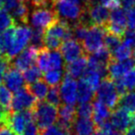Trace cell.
Returning <instances> with one entry per match:
<instances>
[{"label":"cell","instance_id":"39","mask_svg":"<svg viewBox=\"0 0 135 135\" xmlns=\"http://www.w3.org/2000/svg\"><path fill=\"white\" fill-rule=\"evenodd\" d=\"M42 131L38 128V126L35 124L34 121H32L27 125L25 129L23 131L21 135H41Z\"/></svg>","mask_w":135,"mask_h":135},{"label":"cell","instance_id":"33","mask_svg":"<svg viewBox=\"0 0 135 135\" xmlns=\"http://www.w3.org/2000/svg\"><path fill=\"white\" fill-rule=\"evenodd\" d=\"M12 95L9 89L6 85L0 84V105L4 107L7 110L10 111V104H11Z\"/></svg>","mask_w":135,"mask_h":135},{"label":"cell","instance_id":"31","mask_svg":"<svg viewBox=\"0 0 135 135\" xmlns=\"http://www.w3.org/2000/svg\"><path fill=\"white\" fill-rule=\"evenodd\" d=\"M119 80L127 92L128 91L135 90V67L133 69H131V70H129Z\"/></svg>","mask_w":135,"mask_h":135},{"label":"cell","instance_id":"18","mask_svg":"<svg viewBox=\"0 0 135 135\" xmlns=\"http://www.w3.org/2000/svg\"><path fill=\"white\" fill-rule=\"evenodd\" d=\"M58 118L57 123L62 127L72 131V126L77 118V111L74 105H67V104H60L57 108Z\"/></svg>","mask_w":135,"mask_h":135},{"label":"cell","instance_id":"24","mask_svg":"<svg viewBox=\"0 0 135 135\" xmlns=\"http://www.w3.org/2000/svg\"><path fill=\"white\" fill-rule=\"evenodd\" d=\"M26 86L29 91L33 94L34 97L37 99V101H43L45 99L48 93V84L45 81L40 79L31 84H26Z\"/></svg>","mask_w":135,"mask_h":135},{"label":"cell","instance_id":"46","mask_svg":"<svg viewBox=\"0 0 135 135\" xmlns=\"http://www.w3.org/2000/svg\"><path fill=\"white\" fill-rule=\"evenodd\" d=\"M93 135H104V134H103V133H102L100 131H97V129H96V131H94V133Z\"/></svg>","mask_w":135,"mask_h":135},{"label":"cell","instance_id":"34","mask_svg":"<svg viewBox=\"0 0 135 135\" xmlns=\"http://www.w3.org/2000/svg\"><path fill=\"white\" fill-rule=\"evenodd\" d=\"M122 43V37L116 34L105 32V46L110 51V53L114 50L116 47H118Z\"/></svg>","mask_w":135,"mask_h":135},{"label":"cell","instance_id":"42","mask_svg":"<svg viewBox=\"0 0 135 135\" xmlns=\"http://www.w3.org/2000/svg\"><path fill=\"white\" fill-rule=\"evenodd\" d=\"M99 3L107 8L114 9L120 6V0H99Z\"/></svg>","mask_w":135,"mask_h":135},{"label":"cell","instance_id":"47","mask_svg":"<svg viewBox=\"0 0 135 135\" xmlns=\"http://www.w3.org/2000/svg\"><path fill=\"white\" fill-rule=\"evenodd\" d=\"M131 123H132L133 126L135 127V114H133V117L131 118Z\"/></svg>","mask_w":135,"mask_h":135},{"label":"cell","instance_id":"22","mask_svg":"<svg viewBox=\"0 0 135 135\" xmlns=\"http://www.w3.org/2000/svg\"><path fill=\"white\" fill-rule=\"evenodd\" d=\"M9 13L14 18V20L21 24H27L29 22V16H30V7L28 3L23 0H20L19 3L15 6V8L10 10Z\"/></svg>","mask_w":135,"mask_h":135},{"label":"cell","instance_id":"10","mask_svg":"<svg viewBox=\"0 0 135 135\" xmlns=\"http://www.w3.org/2000/svg\"><path fill=\"white\" fill-rule=\"evenodd\" d=\"M37 102V99L25 85V87L15 92L14 95L12 96L10 111L16 112V111L21 110H32Z\"/></svg>","mask_w":135,"mask_h":135},{"label":"cell","instance_id":"4","mask_svg":"<svg viewBox=\"0 0 135 135\" xmlns=\"http://www.w3.org/2000/svg\"><path fill=\"white\" fill-rule=\"evenodd\" d=\"M32 33V30L26 24H16L14 26L11 42H10V45L7 50L5 56L10 61H12V58H14L18 54H20L25 47L28 46V44L31 42Z\"/></svg>","mask_w":135,"mask_h":135},{"label":"cell","instance_id":"27","mask_svg":"<svg viewBox=\"0 0 135 135\" xmlns=\"http://www.w3.org/2000/svg\"><path fill=\"white\" fill-rule=\"evenodd\" d=\"M133 53H134V50L131 47L128 46L124 43H121L118 47H116L111 52V57H112L113 60L120 61V60H125L128 59V58H131Z\"/></svg>","mask_w":135,"mask_h":135},{"label":"cell","instance_id":"13","mask_svg":"<svg viewBox=\"0 0 135 135\" xmlns=\"http://www.w3.org/2000/svg\"><path fill=\"white\" fill-rule=\"evenodd\" d=\"M59 49L60 53L63 56L64 61L66 63L74 61L75 59L79 58L80 56L85 55L84 49H83L81 43L75 38H70V39L64 41Z\"/></svg>","mask_w":135,"mask_h":135},{"label":"cell","instance_id":"30","mask_svg":"<svg viewBox=\"0 0 135 135\" xmlns=\"http://www.w3.org/2000/svg\"><path fill=\"white\" fill-rule=\"evenodd\" d=\"M16 21L11 14L7 10H0V32L8 30V28L16 25Z\"/></svg>","mask_w":135,"mask_h":135},{"label":"cell","instance_id":"3","mask_svg":"<svg viewBox=\"0 0 135 135\" xmlns=\"http://www.w3.org/2000/svg\"><path fill=\"white\" fill-rule=\"evenodd\" d=\"M58 107L45 101H38L34 108L33 119L35 124L38 126L40 131H43L46 128L52 126L57 121L58 118Z\"/></svg>","mask_w":135,"mask_h":135},{"label":"cell","instance_id":"14","mask_svg":"<svg viewBox=\"0 0 135 135\" xmlns=\"http://www.w3.org/2000/svg\"><path fill=\"white\" fill-rule=\"evenodd\" d=\"M134 67L135 61L131 57L120 61L111 59L107 65V77L112 81L120 79Z\"/></svg>","mask_w":135,"mask_h":135},{"label":"cell","instance_id":"20","mask_svg":"<svg viewBox=\"0 0 135 135\" xmlns=\"http://www.w3.org/2000/svg\"><path fill=\"white\" fill-rule=\"evenodd\" d=\"M111 109L104 105L99 100H94L93 104V121L96 125V127H99L104 122L107 121L110 118Z\"/></svg>","mask_w":135,"mask_h":135},{"label":"cell","instance_id":"9","mask_svg":"<svg viewBox=\"0 0 135 135\" xmlns=\"http://www.w3.org/2000/svg\"><path fill=\"white\" fill-rule=\"evenodd\" d=\"M34 121L32 110H21L8 113L5 123L17 135H21L30 122Z\"/></svg>","mask_w":135,"mask_h":135},{"label":"cell","instance_id":"38","mask_svg":"<svg viewBox=\"0 0 135 135\" xmlns=\"http://www.w3.org/2000/svg\"><path fill=\"white\" fill-rule=\"evenodd\" d=\"M123 43L135 50V30H128L123 34Z\"/></svg>","mask_w":135,"mask_h":135},{"label":"cell","instance_id":"26","mask_svg":"<svg viewBox=\"0 0 135 135\" xmlns=\"http://www.w3.org/2000/svg\"><path fill=\"white\" fill-rule=\"evenodd\" d=\"M118 105L129 113L135 114V90L128 91L122 94Z\"/></svg>","mask_w":135,"mask_h":135},{"label":"cell","instance_id":"12","mask_svg":"<svg viewBox=\"0 0 135 135\" xmlns=\"http://www.w3.org/2000/svg\"><path fill=\"white\" fill-rule=\"evenodd\" d=\"M61 100L67 105H75L78 97V83L71 76L65 74L59 87Z\"/></svg>","mask_w":135,"mask_h":135},{"label":"cell","instance_id":"29","mask_svg":"<svg viewBox=\"0 0 135 135\" xmlns=\"http://www.w3.org/2000/svg\"><path fill=\"white\" fill-rule=\"evenodd\" d=\"M23 77H24L26 84H31V83L41 79L42 71L38 67L32 65L25 70H23Z\"/></svg>","mask_w":135,"mask_h":135},{"label":"cell","instance_id":"32","mask_svg":"<svg viewBox=\"0 0 135 135\" xmlns=\"http://www.w3.org/2000/svg\"><path fill=\"white\" fill-rule=\"evenodd\" d=\"M41 135H71V131L62 127L60 124H53L42 131Z\"/></svg>","mask_w":135,"mask_h":135},{"label":"cell","instance_id":"11","mask_svg":"<svg viewBox=\"0 0 135 135\" xmlns=\"http://www.w3.org/2000/svg\"><path fill=\"white\" fill-rule=\"evenodd\" d=\"M127 27V16L123 8L119 7L112 9V12L109 14V19L105 24V29L107 32L116 34L122 37L126 32Z\"/></svg>","mask_w":135,"mask_h":135},{"label":"cell","instance_id":"43","mask_svg":"<svg viewBox=\"0 0 135 135\" xmlns=\"http://www.w3.org/2000/svg\"><path fill=\"white\" fill-rule=\"evenodd\" d=\"M0 135H17L6 123H0Z\"/></svg>","mask_w":135,"mask_h":135},{"label":"cell","instance_id":"40","mask_svg":"<svg viewBox=\"0 0 135 135\" xmlns=\"http://www.w3.org/2000/svg\"><path fill=\"white\" fill-rule=\"evenodd\" d=\"M127 16V27L129 30H135V7L131 8L126 12Z\"/></svg>","mask_w":135,"mask_h":135},{"label":"cell","instance_id":"37","mask_svg":"<svg viewBox=\"0 0 135 135\" xmlns=\"http://www.w3.org/2000/svg\"><path fill=\"white\" fill-rule=\"evenodd\" d=\"M98 131H100L104 135H121V133L118 132L115 127L112 125L110 121H105L104 122L102 125H100L99 127L97 128Z\"/></svg>","mask_w":135,"mask_h":135},{"label":"cell","instance_id":"23","mask_svg":"<svg viewBox=\"0 0 135 135\" xmlns=\"http://www.w3.org/2000/svg\"><path fill=\"white\" fill-rule=\"evenodd\" d=\"M105 75L99 71L98 70H95L94 68H91L87 66L86 70H85L84 73L81 76V80L84 81L88 85H90L94 91L98 88L100 83H101L102 79H104Z\"/></svg>","mask_w":135,"mask_h":135},{"label":"cell","instance_id":"16","mask_svg":"<svg viewBox=\"0 0 135 135\" xmlns=\"http://www.w3.org/2000/svg\"><path fill=\"white\" fill-rule=\"evenodd\" d=\"M3 81H4V83L7 88L9 89L10 92L13 93L21 90V88L25 87V85H26L24 77L21 74V70L13 67L11 64L7 70V71L5 72Z\"/></svg>","mask_w":135,"mask_h":135},{"label":"cell","instance_id":"8","mask_svg":"<svg viewBox=\"0 0 135 135\" xmlns=\"http://www.w3.org/2000/svg\"><path fill=\"white\" fill-rule=\"evenodd\" d=\"M108 8L99 4H91L85 7V13L81 21L88 25H98L105 27L109 19Z\"/></svg>","mask_w":135,"mask_h":135},{"label":"cell","instance_id":"15","mask_svg":"<svg viewBox=\"0 0 135 135\" xmlns=\"http://www.w3.org/2000/svg\"><path fill=\"white\" fill-rule=\"evenodd\" d=\"M38 50L39 48L33 46V45L25 47L20 54H18L15 56L12 66L21 71L25 70L36 62Z\"/></svg>","mask_w":135,"mask_h":135},{"label":"cell","instance_id":"48","mask_svg":"<svg viewBox=\"0 0 135 135\" xmlns=\"http://www.w3.org/2000/svg\"><path fill=\"white\" fill-rule=\"evenodd\" d=\"M2 8H3V3H2V1L0 0V10L2 9Z\"/></svg>","mask_w":135,"mask_h":135},{"label":"cell","instance_id":"28","mask_svg":"<svg viewBox=\"0 0 135 135\" xmlns=\"http://www.w3.org/2000/svg\"><path fill=\"white\" fill-rule=\"evenodd\" d=\"M64 73L62 70H50L45 72L44 81L50 86H58L61 83Z\"/></svg>","mask_w":135,"mask_h":135},{"label":"cell","instance_id":"41","mask_svg":"<svg viewBox=\"0 0 135 135\" xmlns=\"http://www.w3.org/2000/svg\"><path fill=\"white\" fill-rule=\"evenodd\" d=\"M11 64V61L6 57V56H0V83L3 81L5 72L8 69V67Z\"/></svg>","mask_w":135,"mask_h":135},{"label":"cell","instance_id":"25","mask_svg":"<svg viewBox=\"0 0 135 135\" xmlns=\"http://www.w3.org/2000/svg\"><path fill=\"white\" fill-rule=\"evenodd\" d=\"M94 93H95V91L81 79V81L78 83L77 101L79 102V103L91 102L94 97Z\"/></svg>","mask_w":135,"mask_h":135},{"label":"cell","instance_id":"45","mask_svg":"<svg viewBox=\"0 0 135 135\" xmlns=\"http://www.w3.org/2000/svg\"><path fill=\"white\" fill-rule=\"evenodd\" d=\"M122 135H135V127L134 126L131 128L129 127V129H126V131L122 133Z\"/></svg>","mask_w":135,"mask_h":135},{"label":"cell","instance_id":"1","mask_svg":"<svg viewBox=\"0 0 135 135\" xmlns=\"http://www.w3.org/2000/svg\"><path fill=\"white\" fill-rule=\"evenodd\" d=\"M70 38H73L71 25L58 19L44 32V45L50 50H58L62 43Z\"/></svg>","mask_w":135,"mask_h":135},{"label":"cell","instance_id":"36","mask_svg":"<svg viewBox=\"0 0 135 135\" xmlns=\"http://www.w3.org/2000/svg\"><path fill=\"white\" fill-rule=\"evenodd\" d=\"M76 111H77V117L91 118L93 115V104H91V102L80 103L76 108Z\"/></svg>","mask_w":135,"mask_h":135},{"label":"cell","instance_id":"44","mask_svg":"<svg viewBox=\"0 0 135 135\" xmlns=\"http://www.w3.org/2000/svg\"><path fill=\"white\" fill-rule=\"evenodd\" d=\"M120 5L125 9H129V8L135 7V0H120Z\"/></svg>","mask_w":135,"mask_h":135},{"label":"cell","instance_id":"35","mask_svg":"<svg viewBox=\"0 0 135 135\" xmlns=\"http://www.w3.org/2000/svg\"><path fill=\"white\" fill-rule=\"evenodd\" d=\"M45 100L48 103L56 105V107H59L60 104H61V96H60L59 87L51 86V88L48 89V93L46 94Z\"/></svg>","mask_w":135,"mask_h":135},{"label":"cell","instance_id":"17","mask_svg":"<svg viewBox=\"0 0 135 135\" xmlns=\"http://www.w3.org/2000/svg\"><path fill=\"white\" fill-rule=\"evenodd\" d=\"M110 122L115 127V129L122 134L126 129L131 127V117L128 111L121 107L114 108L113 111H111Z\"/></svg>","mask_w":135,"mask_h":135},{"label":"cell","instance_id":"7","mask_svg":"<svg viewBox=\"0 0 135 135\" xmlns=\"http://www.w3.org/2000/svg\"><path fill=\"white\" fill-rule=\"evenodd\" d=\"M96 98L112 110L116 108L120 95L115 86L114 81L108 77L104 78L96 89Z\"/></svg>","mask_w":135,"mask_h":135},{"label":"cell","instance_id":"21","mask_svg":"<svg viewBox=\"0 0 135 135\" xmlns=\"http://www.w3.org/2000/svg\"><path fill=\"white\" fill-rule=\"evenodd\" d=\"M72 129L76 135H93L97 129V127L91 118L77 117Z\"/></svg>","mask_w":135,"mask_h":135},{"label":"cell","instance_id":"2","mask_svg":"<svg viewBox=\"0 0 135 135\" xmlns=\"http://www.w3.org/2000/svg\"><path fill=\"white\" fill-rule=\"evenodd\" d=\"M52 5L58 19L67 21L71 26L83 21L85 13L84 6L70 0H54Z\"/></svg>","mask_w":135,"mask_h":135},{"label":"cell","instance_id":"19","mask_svg":"<svg viewBox=\"0 0 135 135\" xmlns=\"http://www.w3.org/2000/svg\"><path fill=\"white\" fill-rule=\"evenodd\" d=\"M88 64V55H83L74 61L67 63L65 67L66 74L71 76L72 78H80L84 73Z\"/></svg>","mask_w":135,"mask_h":135},{"label":"cell","instance_id":"6","mask_svg":"<svg viewBox=\"0 0 135 135\" xmlns=\"http://www.w3.org/2000/svg\"><path fill=\"white\" fill-rule=\"evenodd\" d=\"M105 32L107 31L103 26H98V25L89 26L86 35L81 41L85 54H93L105 46Z\"/></svg>","mask_w":135,"mask_h":135},{"label":"cell","instance_id":"5","mask_svg":"<svg viewBox=\"0 0 135 135\" xmlns=\"http://www.w3.org/2000/svg\"><path fill=\"white\" fill-rule=\"evenodd\" d=\"M57 20V14L53 6L33 8V10L29 16V21L33 29L43 32Z\"/></svg>","mask_w":135,"mask_h":135},{"label":"cell","instance_id":"49","mask_svg":"<svg viewBox=\"0 0 135 135\" xmlns=\"http://www.w3.org/2000/svg\"><path fill=\"white\" fill-rule=\"evenodd\" d=\"M51 1H52V3H53V1H54V0H51Z\"/></svg>","mask_w":135,"mask_h":135}]
</instances>
